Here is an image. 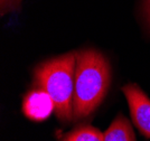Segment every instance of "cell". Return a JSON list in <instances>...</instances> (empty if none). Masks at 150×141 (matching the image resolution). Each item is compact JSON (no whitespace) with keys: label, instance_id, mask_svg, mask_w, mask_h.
<instances>
[{"label":"cell","instance_id":"cell-1","mask_svg":"<svg viewBox=\"0 0 150 141\" xmlns=\"http://www.w3.org/2000/svg\"><path fill=\"white\" fill-rule=\"evenodd\" d=\"M111 66L106 57L94 48L76 52L73 121H83L93 114L108 94Z\"/></svg>","mask_w":150,"mask_h":141},{"label":"cell","instance_id":"cell-2","mask_svg":"<svg viewBox=\"0 0 150 141\" xmlns=\"http://www.w3.org/2000/svg\"><path fill=\"white\" fill-rule=\"evenodd\" d=\"M76 53H67L43 62L34 71L37 85L48 93L54 113L63 123L73 121Z\"/></svg>","mask_w":150,"mask_h":141},{"label":"cell","instance_id":"cell-3","mask_svg":"<svg viewBox=\"0 0 150 141\" xmlns=\"http://www.w3.org/2000/svg\"><path fill=\"white\" fill-rule=\"evenodd\" d=\"M122 92L128 101L133 124L146 138L150 139V98L134 83L123 86Z\"/></svg>","mask_w":150,"mask_h":141},{"label":"cell","instance_id":"cell-4","mask_svg":"<svg viewBox=\"0 0 150 141\" xmlns=\"http://www.w3.org/2000/svg\"><path fill=\"white\" fill-rule=\"evenodd\" d=\"M23 112L28 119L34 121L46 120L54 112L53 100L42 89L30 91L24 98Z\"/></svg>","mask_w":150,"mask_h":141},{"label":"cell","instance_id":"cell-5","mask_svg":"<svg viewBox=\"0 0 150 141\" xmlns=\"http://www.w3.org/2000/svg\"><path fill=\"white\" fill-rule=\"evenodd\" d=\"M104 141H137L129 120L119 114L104 133Z\"/></svg>","mask_w":150,"mask_h":141},{"label":"cell","instance_id":"cell-6","mask_svg":"<svg viewBox=\"0 0 150 141\" xmlns=\"http://www.w3.org/2000/svg\"><path fill=\"white\" fill-rule=\"evenodd\" d=\"M61 141H104V133L92 125H80L62 137Z\"/></svg>","mask_w":150,"mask_h":141},{"label":"cell","instance_id":"cell-7","mask_svg":"<svg viewBox=\"0 0 150 141\" xmlns=\"http://www.w3.org/2000/svg\"><path fill=\"white\" fill-rule=\"evenodd\" d=\"M20 0H0V9L1 13H6L8 11H11L18 7Z\"/></svg>","mask_w":150,"mask_h":141},{"label":"cell","instance_id":"cell-8","mask_svg":"<svg viewBox=\"0 0 150 141\" xmlns=\"http://www.w3.org/2000/svg\"><path fill=\"white\" fill-rule=\"evenodd\" d=\"M144 15L146 23L150 29V0H144Z\"/></svg>","mask_w":150,"mask_h":141}]
</instances>
